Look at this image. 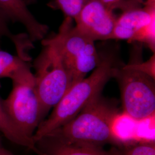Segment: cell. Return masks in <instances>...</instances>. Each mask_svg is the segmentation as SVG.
Masks as SVG:
<instances>
[{
    "mask_svg": "<svg viewBox=\"0 0 155 155\" xmlns=\"http://www.w3.org/2000/svg\"><path fill=\"white\" fill-rule=\"evenodd\" d=\"M111 53L101 55V60L91 74L70 87L48 118L40 124L33 134L35 143L45 136L71 121L92 100L102 93L119 66Z\"/></svg>",
    "mask_w": 155,
    "mask_h": 155,
    "instance_id": "6da1fadb",
    "label": "cell"
},
{
    "mask_svg": "<svg viewBox=\"0 0 155 155\" xmlns=\"http://www.w3.org/2000/svg\"><path fill=\"white\" fill-rule=\"evenodd\" d=\"M120 113L117 100L100 94L71 121L46 135L64 143H86L120 147L111 132V124Z\"/></svg>",
    "mask_w": 155,
    "mask_h": 155,
    "instance_id": "7a4b0ae2",
    "label": "cell"
},
{
    "mask_svg": "<svg viewBox=\"0 0 155 155\" xmlns=\"http://www.w3.org/2000/svg\"><path fill=\"white\" fill-rule=\"evenodd\" d=\"M72 20L65 17L58 33L41 40L43 45H52L57 50L72 78V85L86 77L101 60L95 41L74 26Z\"/></svg>",
    "mask_w": 155,
    "mask_h": 155,
    "instance_id": "3957f363",
    "label": "cell"
},
{
    "mask_svg": "<svg viewBox=\"0 0 155 155\" xmlns=\"http://www.w3.org/2000/svg\"><path fill=\"white\" fill-rule=\"evenodd\" d=\"M34 61L35 85L41 122L72 85V78L55 48L45 44Z\"/></svg>",
    "mask_w": 155,
    "mask_h": 155,
    "instance_id": "277c9868",
    "label": "cell"
},
{
    "mask_svg": "<svg viewBox=\"0 0 155 155\" xmlns=\"http://www.w3.org/2000/svg\"><path fill=\"white\" fill-rule=\"evenodd\" d=\"M11 92L3 100L6 112L16 127L32 138L41 122L34 74L28 62L19 68L11 79Z\"/></svg>",
    "mask_w": 155,
    "mask_h": 155,
    "instance_id": "5b68a950",
    "label": "cell"
},
{
    "mask_svg": "<svg viewBox=\"0 0 155 155\" xmlns=\"http://www.w3.org/2000/svg\"><path fill=\"white\" fill-rule=\"evenodd\" d=\"M113 78L120 89L122 111L137 121L155 115V79L127 65L117 67Z\"/></svg>",
    "mask_w": 155,
    "mask_h": 155,
    "instance_id": "8992f818",
    "label": "cell"
},
{
    "mask_svg": "<svg viewBox=\"0 0 155 155\" xmlns=\"http://www.w3.org/2000/svg\"><path fill=\"white\" fill-rule=\"evenodd\" d=\"M117 16L98 0H88L74 19L75 27L94 40L111 39Z\"/></svg>",
    "mask_w": 155,
    "mask_h": 155,
    "instance_id": "52a82bcc",
    "label": "cell"
},
{
    "mask_svg": "<svg viewBox=\"0 0 155 155\" xmlns=\"http://www.w3.org/2000/svg\"><path fill=\"white\" fill-rule=\"evenodd\" d=\"M155 20V5L132 6L117 17L111 39L135 41L144 28Z\"/></svg>",
    "mask_w": 155,
    "mask_h": 155,
    "instance_id": "ba28073f",
    "label": "cell"
},
{
    "mask_svg": "<svg viewBox=\"0 0 155 155\" xmlns=\"http://www.w3.org/2000/svg\"><path fill=\"white\" fill-rule=\"evenodd\" d=\"M0 10L9 21L22 25L32 41L45 39L48 27L33 16L28 9L25 0H0Z\"/></svg>",
    "mask_w": 155,
    "mask_h": 155,
    "instance_id": "9c48e42d",
    "label": "cell"
},
{
    "mask_svg": "<svg viewBox=\"0 0 155 155\" xmlns=\"http://www.w3.org/2000/svg\"><path fill=\"white\" fill-rule=\"evenodd\" d=\"M36 147L43 155H120L117 147L106 150L102 147L86 143H64L44 136L36 143Z\"/></svg>",
    "mask_w": 155,
    "mask_h": 155,
    "instance_id": "30bf717a",
    "label": "cell"
},
{
    "mask_svg": "<svg viewBox=\"0 0 155 155\" xmlns=\"http://www.w3.org/2000/svg\"><path fill=\"white\" fill-rule=\"evenodd\" d=\"M0 133L12 142L32 150L38 155H43L33 139L25 136L16 127L6 112L3 100L0 97Z\"/></svg>",
    "mask_w": 155,
    "mask_h": 155,
    "instance_id": "8fae6325",
    "label": "cell"
},
{
    "mask_svg": "<svg viewBox=\"0 0 155 155\" xmlns=\"http://www.w3.org/2000/svg\"><path fill=\"white\" fill-rule=\"evenodd\" d=\"M137 124V120L123 111L115 117L111 124V130L120 147L138 143L136 137Z\"/></svg>",
    "mask_w": 155,
    "mask_h": 155,
    "instance_id": "7c38bea8",
    "label": "cell"
},
{
    "mask_svg": "<svg viewBox=\"0 0 155 155\" xmlns=\"http://www.w3.org/2000/svg\"><path fill=\"white\" fill-rule=\"evenodd\" d=\"M9 20L0 10V37H5L9 39L16 50L17 55L25 61L30 59L28 51L32 45L28 35L15 34L9 27Z\"/></svg>",
    "mask_w": 155,
    "mask_h": 155,
    "instance_id": "4fadbf2b",
    "label": "cell"
},
{
    "mask_svg": "<svg viewBox=\"0 0 155 155\" xmlns=\"http://www.w3.org/2000/svg\"><path fill=\"white\" fill-rule=\"evenodd\" d=\"M28 61L0 48V79H11L17 71Z\"/></svg>",
    "mask_w": 155,
    "mask_h": 155,
    "instance_id": "5bb4252c",
    "label": "cell"
},
{
    "mask_svg": "<svg viewBox=\"0 0 155 155\" xmlns=\"http://www.w3.org/2000/svg\"><path fill=\"white\" fill-rule=\"evenodd\" d=\"M137 143L155 142V115L137 121Z\"/></svg>",
    "mask_w": 155,
    "mask_h": 155,
    "instance_id": "9a60e30c",
    "label": "cell"
},
{
    "mask_svg": "<svg viewBox=\"0 0 155 155\" xmlns=\"http://www.w3.org/2000/svg\"><path fill=\"white\" fill-rule=\"evenodd\" d=\"M87 1L88 0H54L51 6L61 10L65 16L74 20Z\"/></svg>",
    "mask_w": 155,
    "mask_h": 155,
    "instance_id": "2e32d148",
    "label": "cell"
},
{
    "mask_svg": "<svg viewBox=\"0 0 155 155\" xmlns=\"http://www.w3.org/2000/svg\"><path fill=\"white\" fill-rule=\"evenodd\" d=\"M118 148L120 155H155V142L124 145Z\"/></svg>",
    "mask_w": 155,
    "mask_h": 155,
    "instance_id": "e0dca14e",
    "label": "cell"
},
{
    "mask_svg": "<svg viewBox=\"0 0 155 155\" xmlns=\"http://www.w3.org/2000/svg\"><path fill=\"white\" fill-rule=\"evenodd\" d=\"M112 11L120 9L121 11L132 6L144 4V0H98Z\"/></svg>",
    "mask_w": 155,
    "mask_h": 155,
    "instance_id": "ac0fdd59",
    "label": "cell"
},
{
    "mask_svg": "<svg viewBox=\"0 0 155 155\" xmlns=\"http://www.w3.org/2000/svg\"><path fill=\"white\" fill-rule=\"evenodd\" d=\"M155 54L148 61L145 62H134L129 63L128 66L135 70L144 72L155 79Z\"/></svg>",
    "mask_w": 155,
    "mask_h": 155,
    "instance_id": "d6986e66",
    "label": "cell"
},
{
    "mask_svg": "<svg viewBox=\"0 0 155 155\" xmlns=\"http://www.w3.org/2000/svg\"><path fill=\"white\" fill-rule=\"evenodd\" d=\"M0 155H14L11 152L4 148L1 144H0Z\"/></svg>",
    "mask_w": 155,
    "mask_h": 155,
    "instance_id": "ffe728a7",
    "label": "cell"
},
{
    "mask_svg": "<svg viewBox=\"0 0 155 155\" xmlns=\"http://www.w3.org/2000/svg\"><path fill=\"white\" fill-rule=\"evenodd\" d=\"M145 3L150 5H155V0H144Z\"/></svg>",
    "mask_w": 155,
    "mask_h": 155,
    "instance_id": "44dd1931",
    "label": "cell"
},
{
    "mask_svg": "<svg viewBox=\"0 0 155 155\" xmlns=\"http://www.w3.org/2000/svg\"><path fill=\"white\" fill-rule=\"evenodd\" d=\"M0 144H1V136H0Z\"/></svg>",
    "mask_w": 155,
    "mask_h": 155,
    "instance_id": "7402d4cb",
    "label": "cell"
},
{
    "mask_svg": "<svg viewBox=\"0 0 155 155\" xmlns=\"http://www.w3.org/2000/svg\"><path fill=\"white\" fill-rule=\"evenodd\" d=\"M1 38H1V37H0V40H1Z\"/></svg>",
    "mask_w": 155,
    "mask_h": 155,
    "instance_id": "603a6c76",
    "label": "cell"
}]
</instances>
